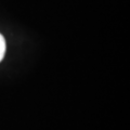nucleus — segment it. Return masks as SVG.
Instances as JSON below:
<instances>
[{
	"mask_svg": "<svg viewBox=\"0 0 130 130\" xmlns=\"http://www.w3.org/2000/svg\"><path fill=\"white\" fill-rule=\"evenodd\" d=\"M6 54V40L5 37L0 34V62L3 60Z\"/></svg>",
	"mask_w": 130,
	"mask_h": 130,
	"instance_id": "f257e3e1",
	"label": "nucleus"
}]
</instances>
